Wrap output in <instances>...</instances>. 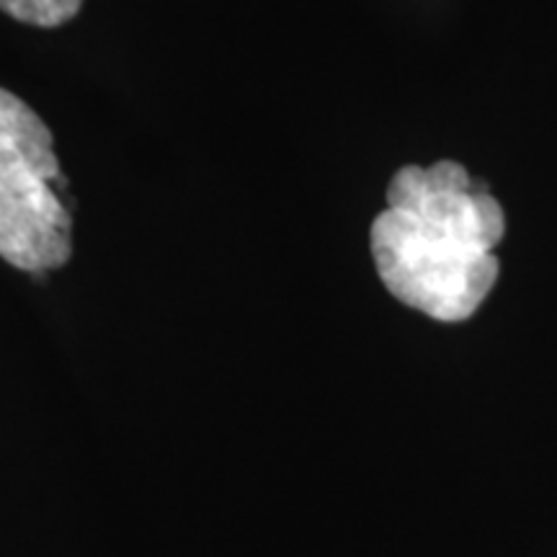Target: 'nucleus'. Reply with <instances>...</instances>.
<instances>
[{
    "label": "nucleus",
    "instance_id": "nucleus-2",
    "mask_svg": "<svg viewBox=\"0 0 557 557\" xmlns=\"http://www.w3.org/2000/svg\"><path fill=\"white\" fill-rule=\"evenodd\" d=\"M54 135L21 96L0 88V259L47 274L73 256V214Z\"/></svg>",
    "mask_w": 557,
    "mask_h": 557
},
{
    "label": "nucleus",
    "instance_id": "nucleus-1",
    "mask_svg": "<svg viewBox=\"0 0 557 557\" xmlns=\"http://www.w3.org/2000/svg\"><path fill=\"white\" fill-rule=\"evenodd\" d=\"M506 214L455 160L403 165L387 207L369 227V250L385 289L438 323L472 318L498 282L496 246Z\"/></svg>",
    "mask_w": 557,
    "mask_h": 557
},
{
    "label": "nucleus",
    "instance_id": "nucleus-3",
    "mask_svg": "<svg viewBox=\"0 0 557 557\" xmlns=\"http://www.w3.org/2000/svg\"><path fill=\"white\" fill-rule=\"evenodd\" d=\"M86 0H0L5 16L37 29H58L78 16Z\"/></svg>",
    "mask_w": 557,
    "mask_h": 557
}]
</instances>
